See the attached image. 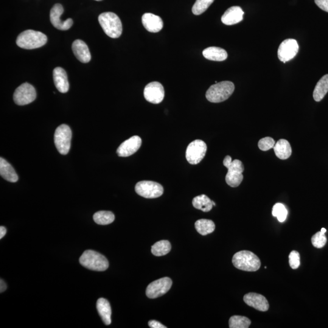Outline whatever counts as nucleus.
Here are the masks:
<instances>
[{
  "label": "nucleus",
  "mask_w": 328,
  "mask_h": 328,
  "mask_svg": "<svg viewBox=\"0 0 328 328\" xmlns=\"http://www.w3.org/2000/svg\"><path fill=\"white\" fill-rule=\"evenodd\" d=\"M232 263L235 268L247 272L257 271L261 266L259 258L248 251L237 252L233 257Z\"/></svg>",
  "instance_id": "obj_1"
},
{
  "label": "nucleus",
  "mask_w": 328,
  "mask_h": 328,
  "mask_svg": "<svg viewBox=\"0 0 328 328\" xmlns=\"http://www.w3.org/2000/svg\"><path fill=\"white\" fill-rule=\"evenodd\" d=\"M47 40V36L43 33L33 30H27L18 36L16 43L21 48L33 49L44 46Z\"/></svg>",
  "instance_id": "obj_2"
},
{
  "label": "nucleus",
  "mask_w": 328,
  "mask_h": 328,
  "mask_svg": "<svg viewBox=\"0 0 328 328\" xmlns=\"http://www.w3.org/2000/svg\"><path fill=\"white\" fill-rule=\"evenodd\" d=\"M223 165L228 169L226 176V183L232 187L239 186L243 180V172L245 170L242 162L238 159L232 161L231 156H226Z\"/></svg>",
  "instance_id": "obj_3"
},
{
  "label": "nucleus",
  "mask_w": 328,
  "mask_h": 328,
  "mask_svg": "<svg viewBox=\"0 0 328 328\" xmlns=\"http://www.w3.org/2000/svg\"><path fill=\"white\" fill-rule=\"evenodd\" d=\"M234 90V83L230 81H223L210 86L206 92V97L210 102L220 103L228 99Z\"/></svg>",
  "instance_id": "obj_4"
},
{
  "label": "nucleus",
  "mask_w": 328,
  "mask_h": 328,
  "mask_svg": "<svg viewBox=\"0 0 328 328\" xmlns=\"http://www.w3.org/2000/svg\"><path fill=\"white\" fill-rule=\"evenodd\" d=\"M99 21L101 27L109 37L117 38L121 35L122 24L116 13L110 12L101 13Z\"/></svg>",
  "instance_id": "obj_5"
},
{
  "label": "nucleus",
  "mask_w": 328,
  "mask_h": 328,
  "mask_svg": "<svg viewBox=\"0 0 328 328\" xmlns=\"http://www.w3.org/2000/svg\"><path fill=\"white\" fill-rule=\"evenodd\" d=\"M80 265L89 270L105 271L109 267V263L106 257L98 252L88 250L83 252L79 259Z\"/></svg>",
  "instance_id": "obj_6"
},
{
  "label": "nucleus",
  "mask_w": 328,
  "mask_h": 328,
  "mask_svg": "<svg viewBox=\"0 0 328 328\" xmlns=\"http://www.w3.org/2000/svg\"><path fill=\"white\" fill-rule=\"evenodd\" d=\"M72 131L68 125L63 124L55 131L54 142L56 148L61 155H66L71 148Z\"/></svg>",
  "instance_id": "obj_7"
},
{
  "label": "nucleus",
  "mask_w": 328,
  "mask_h": 328,
  "mask_svg": "<svg viewBox=\"0 0 328 328\" xmlns=\"http://www.w3.org/2000/svg\"><path fill=\"white\" fill-rule=\"evenodd\" d=\"M135 191L139 196L145 198H156L163 195L164 188L158 182L143 181L137 182Z\"/></svg>",
  "instance_id": "obj_8"
},
{
  "label": "nucleus",
  "mask_w": 328,
  "mask_h": 328,
  "mask_svg": "<svg viewBox=\"0 0 328 328\" xmlns=\"http://www.w3.org/2000/svg\"><path fill=\"white\" fill-rule=\"evenodd\" d=\"M207 150L205 142L200 139L195 140L188 145L186 155L187 161L193 165L200 163L205 156Z\"/></svg>",
  "instance_id": "obj_9"
},
{
  "label": "nucleus",
  "mask_w": 328,
  "mask_h": 328,
  "mask_svg": "<svg viewBox=\"0 0 328 328\" xmlns=\"http://www.w3.org/2000/svg\"><path fill=\"white\" fill-rule=\"evenodd\" d=\"M36 93L34 87L28 83L22 84L13 94L14 102L18 105L29 104L35 100Z\"/></svg>",
  "instance_id": "obj_10"
},
{
  "label": "nucleus",
  "mask_w": 328,
  "mask_h": 328,
  "mask_svg": "<svg viewBox=\"0 0 328 328\" xmlns=\"http://www.w3.org/2000/svg\"><path fill=\"white\" fill-rule=\"evenodd\" d=\"M172 280L169 277H164L151 283L146 290V295L150 299H156L164 296L170 290Z\"/></svg>",
  "instance_id": "obj_11"
},
{
  "label": "nucleus",
  "mask_w": 328,
  "mask_h": 328,
  "mask_svg": "<svg viewBox=\"0 0 328 328\" xmlns=\"http://www.w3.org/2000/svg\"><path fill=\"white\" fill-rule=\"evenodd\" d=\"M298 43L294 39H287L282 42L279 47L278 57L280 61L285 63L296 57L299 52Z\"/></svg>",
  "instance_id": "obj_12"
},
{
  "label": "nucleus",
  "mask_w": 328,
  "mask_h": 328,
  "mask_svg": "<svg viewBox=\"0 0 328 328\" xmlns=\"http://www.w3.org/2000/svg\"><path fill=\"white\" fill-rule=\"evenodd\" d=\"M145 99L153 104H159L164 99L165 91L163 86L158 82L148 83L144 91Z\"/></svg>",
  "instance_id": "obj_13"
},
{
  "label": "nucleus",
  "mask_w": 328,
  "mask_h": 328,
  "mask_svg": "<svg viewBox=\"0 0 328 328\" xmlns=\"http://www.w3.org/2000/svg\"><path fill=\"white\" fill-rule=\"evenodd\" d=\"M63 7L60 4H56L52 7L50 12V20L52 24L57 29L66 30L70 29L73 24L71 18L67 19L66 21L61 20L60 17L63 12Z\"/></svg>",
  "instance_id": "obj_14"
},
{
  "label": "nucleus",
  "mask_w": 328,
  "mask_h": 328,
  "mask_svg": "<svg viewBox=\"0 0 328 328\" xmlns=\"http://www.w3.org/2000/svg\"><path fill=\"white\" fill-rule=\"evenodd\" d=\"M142 139L138 136H134L126 140L117 150V154L120 157H128L133 155L141 147Z\"/></svg>",
  "instance_id": "obj_15"
},
{
  "label": "nucleus",
  "mask_w": 328,
  "mask_h": 328,
  "mask_svg": "<svg viewBox=\"0 0 328 328\" xmlns=\"http://www.w3.org/2000/svg\"><path fill=\"white\" fill-rule=\"evenodd\" d=\"M244 302L249 307L258 311L266 312L269 310V305L267 299L261 294L251 293L244 297Z\"/></svg>",
  "instance_id": "obj_16"
},
{
  "label": "nucleus",
  "mask_w": 328,
  "mask_h": 328,
  "mask_svg": "<svg viewBox=\"0 0 328 328\" xmlns=\"http://www.w3.org/2000/svg\"><path fill=\"white\" fill-rule=\"evenodd\" d=\"M143 26L148 32L156 33L161 31L164 22L160 16L151 13H146L142 17Z\"/></svg>",
  "instance_id": "obj_17"
},
{
  "label": "nucleus",
  "mask_w": 328,
  "mask_h": 328,
  "mask_svg": "<svg viewBox=\"0 0 328 328\" xmlns=\"http://www.w3.org/2000/svg\"><path fill=\"white\" fill-rule=\"evenodd\" d=\"M72 49L75 57L81 62L86 63L91 60V53L85 42L80 40H75L73 42Z\"/></svg>",
  "instance_id": "obj_18"
},
{
  "label": "nucleus",
  "mask_w": 328,
  "mask_h": 328,
  "mask_svg": "<svg viewBox=\"0 0 328 328\" xmlns=\"http://www.w3.org/2000/svg\"><path fill=\"white\" fill-rule=\"evenodd\" d=\"M244 12L239 6H232L229 8L223 14L221 21L226 25H234L240 23L243 19Z\"/></svg>",
  "instance_id": "obj_19"
},
{
  "label": "nucleus",
  "mask_w": 328,
  "mask_h": 328,
  "mask_svg": "<svg viewBox=\"0 0 328 328\" xmlns=\"http://www.w3.org/2000/svg\"><path fill=\"white\" fill-rule=\"evenodd\" d=\"M53 78L56 88L61 93H66L69 88L66 72L62 68L57 67L53 71Z\"/></svg>",
  "instance_id": "obj_20"
},
{
  "label": "nucleus",
  "mask_w": 328,
  "mask_h": 328,
  "mask_svg": "<svg viewBox=\"0 0 328 328\" xmlns=\"http://www.w3.org/2000/svg\"><path fill=\"white\" fill-rule=\"evenodd\" d=\"M96 308L103 323L106 325H110L111 324V308L107 300L103 298L98 300Z\"/></svg>",
  "instance_id": "obj_21"
},
{
  "label": "nucleus",
  "mask_w": 328,
  "mask_h": 328,
  "mask_svg": "<svg viewBox=\"0 0 328 328\" xmlns=\"http://www.w3.org/2000/svg\"><path fill=\"white\" fill-rule=\"evenodd\" d=\"M0 175L5 180L10 182H16L18 180L17 174L12 165L2 158H0Z\"/></svg>",
  "instance_id": "obj_22"
},
{
  "label": "nucleus",
  "mask_w": 328,
  "mask_h": 328,
  "mask_svg": "<svg viewBox=\"0 0 328 328\" xmlns=\"http://www.w3.org/2000/svg\"><path fill=\"white\" fill-rule=\"evenodd\" d=\"M204 57L209 60L222 61L228 57L226 50L219 47H207L203 52Z\"/></svg>",
  "instance_id": "obj_23"
},
{
  "label": "nucleus",
  "mask_w": 328,
  "mask_h": 328,
  "mask_svg": "<svg viewBox=\"0 0 328 328\" xmlns=\"http://www.w3.org/2000/svg\"><path fill=\"white\" fill-rule=\"evenodd\" d=\"M273 148L277 158L280 159H287L291 156L292 148L287 140L280 139Z\"/></svg>",
  "instance_id": "obj_24"
},
{
  "label": "nucleus",
  "mask_w": 328,
  "mask_h": 328,
  "mask_svg": "<svg viewBox=\"0 0 328 328\" xmlns=\"http://www.w3.org/2000/svg\"><path fill=\"white\" fill-rule=\"evenodd\" d=\"M328 92V74L321 78L313 92V97L316 102H321Z\"/></svg>",
  "instance_id": "obj_25"
},
{
  "label": "nucleus",
  "mask_w": 328,
  "mask_h": 328,
  "mask_svg": "<svg viewBox=\"0 0 328 328\" xmlns=\"http://www.w3.org/2000/svg\"><path fill=\"white\" fill-rule=\"evenodd\" d=\"M192 204L195 209L204 212H209L213 208L212 201L206 195H201L193 198Z\"/></svg>",
  "instance_id": "obj_26"
},
{
  "label": "nucleus",
  "mask_w": 328,
  "mask_h": 328,
  "mask_svg": "<svg viewBox=\"0 0 328 328\" xmlns=\"http://www.w3.org/2000/svg\"><path fill=\"white\" fill-rule=\"evenodd\" d=\"M196 231L202 235H207L214 232L215 224L214 221L206 219H201L195 223Z\"/></svg>",
  "instance_id": "obj_27"
},
{
  "label": "nucleus",
  "mask_w": 328,
  "mask_h": 328,
  "mask_svg": "<svg viewBox=\"0 0 328 328\" xmlns=\"http://www.w3.org/2000/svg\"><path fill=\"white\" fill-rule=\"evenodd\" d=\"M171 248L172 246L169 241L162 240L156 243L151 247V252L156 257L164 256L169 253Z\"/></svg>",
  "instance_id": "obj_28"
},
{
  "label": "nucleus",
  "mask_w": 328,
  "mask_h": 328,
  "mask_svg": "<svg viewBox=\"0 0 328 328\" xmlns=\"http://www.w3.org/2000/svg\"><path fill=\"white\" fill-rule=\"evenodd\" d=\"M93 219L94 222L99 225H108L113 222L115 216L111 212L99 211L94 215Z\"/></svg>",
  "instance_id": "obj_29"
},
{
  "label": "nucleus",
  "mask_w": 328,
  "mask_h": 328,
  "mask_svg": "<svg viewBox=\"0 0 328 328\" xmlns=\"http://www.w3.org/2000/svg\"><path fill=\"white\" fill-rule=\"evenodd\" d=\"M251 324V320L244 316H234L229 320L231 328H248Z\"/></svg>",
  "instance_id": "obj_30"
},
{
  "label": "nucleus",
  "mask_w": 328,
  "mask_h": 328,
  "mask_svg": "<svg viewBox=\"0 0 328 328\" xmlns=\"http://www.w3.org/2000/svg\"><path fill=\"white\" fill-rule=\"evenodd\" d=\"M214 1L215 0H196L192 7L193 14L199 15L206 12Z\"/></svg>",
  "instance_id": "obj_31"
},
{
  "label": "nucleus",
  "mask_w": 328,
  "mask_h": 328,
  "mask_svg": "<svg viewBox=\"0 0 328 328\" xmlns=\"http://www.w3.org/2000/svg\"><path fill=\"white\" fill-rule=\"evenodd\" d=\"M273 217L277 218L279 222L283 223L287 220L288 210L286 207L282 203H277L273 207Z\"/></svg>",
  "instance_id": "obj_32"
},
{
  "label": "nucleus",
  "mask_w": 328,
  "mask_h": 328,
  "mask_svg": "<svg viewBox=\"0 0 328 328\" xmlns=\"http://www.w3.org/2000/svg\"><path fill=\"white\" fill-rule=\"evenodd\" d=\"M313 245L316 248H322L326 245L327 239L325 234L321 232L316 233L311 239Z\"/></svg>",
  "instance_id": "obj_33"
},
{
  "label": "nucleus",
  "mask_w": 328,
  "mask_h": 328,
  "mask_svg": "<svg viewBox=\"0 0 328 328\" xmlns=\"http://www.w3.org/2000/svg\"><path fill=\"white\" fill-rule=\"evenodd\" d=\"M276 142L274 139L270 137H266L261 139L259 142V147L261 150L268 151L274 148Z\"/></svg>",
  "instance_id": "obj_34"
},
{
  "label": "nucleus",
  "mask_w": 328,
  "mask_h": 328,
  "mask_svg": "<svg viewBox=\"0 0 328 328\" xmlns=\"http://www.w3.org/2000/svg\"><path fill=\"white\" fill-rule=\"evenodd\" d=\"M289 261H290V265L292 269L299 268L301 265V256H300L299 252L296 251H292L289 256Z\"/></svg>",
  "instance_id": "obj_35"
},
{
  "label": "nucleus",
  "mask_w": 328,
  "mask_h": 328,
  "mask_svg": "<svg viewBox=\"0 0 328 328\" xmlns=\"http://www.w3.org/2000/svg\"><path fill=\"white\" fill-rule=\"evenodd\" d=\"M315 2L319 8L328 12V0H315Z\"/></svg>",
  "instance_id": "obj_36"
},
{
  "label": "nucleus",
  "mask_w": 328,
  "mask_h": 328,
  "mask_svg": "<svg viewBox=\"0 0 328 328\" xmlns=\"http://www.w3.org/2000/svg\"><path fill=\"white\" fill-rule=\"evenodd\" d=\"M148 325L151 328H166L164 325L156 321H150L148 322Z\"/></svg>",
  "instance_id": "obj_37"
},
{
  "label": "nucleus",
  "mask_w": 328,
  "mask_h": 328,
  "mask_svg": "<svg viewBox=\"0 0 328 328\" xmlns=\"http://www.w3.org/2000/svg\"><path fill=\"white\" fill-rule=\"evenodd\" d=\"M0 293H2L6 290L7 285L5 284V283L4 282V280L1 279L0 280Z\"/></svg>",
  "instance_id": "obj_38"
},
{
  "label": "nucleus",
  "mask_w": 328,
  "mask_h": 328,
  "mask_svg": "<svg viewBox=\"0 0 328 328\" xmlns=\"http://www.w3.org/2000/svg\"><path fill=\"white\" fill-rule=\"evenodd\" d=\"M6 229L3 226L0 227V239H2L5 236V235L6 234Z\"/></svg>",
  "instance_id": "obj_39"
},
{
  "label": "nucleus",
  "mask_w": 328,
  "mask_h": 328,
  "mask_svg": "<svg viewBox=\"0 0 328 328\" xmlns=\"http://www.w3.org/2000/svg\"><path fill=\"white\" fill-rule=\"evenodd\" d=\"M321 232L323 233V234H325V233L327 232V229L325 228H322L321 229Z\"/></svg>",
  "instance_id": "obj_40"
},
{
  "label": "nucleus",
  "mask_w": 328,
  "mask_h": 328,
  "mask_svg": "<svg viewBox=\"0 0 328 328\" xmlns=\"http://www.w3.org/2000/svg\"><path fill=\"white\" fill-rule=\"evenodd\" d=\"M212 203H213V206H216V204L214 203V201H212Z\"/></svg>",
  "instance_id": "obj_41"
},
{
  "label": "nucleus",
  "mask_w": 328,
  "mask_h": 328,
  "mask_svg": "<svg viewBox=\"0 0 328 328\" xmlns=\"http://www.w3.org/2000/svg\"><path fill=\"white\" fill-rule=\"evenodd\" d=\"M96 1H102V0H96Z\"/></svg>",
  "instance_id": "obj_42"
}]
</instances>
